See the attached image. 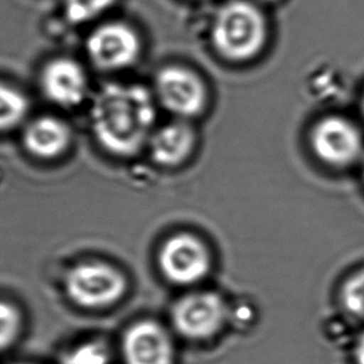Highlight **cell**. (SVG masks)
Masks as SVG:
<instances>
[{
    "label": "cell",
    "instance_id": "cell-1",
    "mask_svg": "<svg viewBox=\"0 0 364 364\" xmlns=\"http://www.w3.org/2000/svg\"><path fill=\"white\" fill-rule=\"evenodd\" d=\"M91 127L97 141L117 156H132L152 135L156 107L142 85L107 84L94 99Z\"/></svg>",
    "mask_w": 364,
    "mask_h": 364
},
{
    "label": "cell",
    "instance_id": "cell-2",
    "mask_svg": "<svg viewBox=\"0 0 364 364\" xmlns=\"http://www.w3.org/2000/svg\"><path fill=\"white\" fill-rule=\"evenodd\" d=\"M268 24L262 9L251 0H228L213 18L211 41L225 60L245 63L264 49Z\"/></svg>",
    "mask_w": 364,
    "mask_h": 364
},
{
    "label": "cell",
    "instance_id": "cell-3",
    "mask_svg": "<svg viewBox=\"0 0 364 364\" xmlns=\"http://www.w3.org/2000/svg\"><path fill=\"white\" fill-rule=\"evenodd\" d=\"M122 269L102 261H86L73 266L64 277V291L73 304L99 311L119 304L127 291Z\"/></svg>",
    "mask_w": 364,
    "mask_h": 364
},
{
    "label": "cell",
    "instance_id": "cell-4",
    "mask_svg": "<svg viewBox=\"0 0 364 364\" xmlns=\"http://www.w3.org/2000/svg\"><path fill=\"white\" fill-rule=\"evenodd\" d=\"M309 146L324 165L346 168L364 157V139L359 127L347 117L328 115L309 132Z\"/></svg>",
    "mask_w": 364,
    "mask_h": 364
},
{
    "label": "cell",
    "instance_id": "cell-5",
    "mask_svg": "<svg viewBox=\"0 0 364 364\" xmlns=\"http://www.w3.org/2000/svg\"><path fill=\"white\" fill-rule=\"evenodd\" d=\"M157 99L177 119L188 120L206 110L208 86L196 71L182 65H168L157 73Z\"/></svg>",
    "mask_w": 364,
    "mask_h": 364
},
{
    "label": "cell",
    "instance_id": "cell-6",
    "mask_svg": "<svg viewBox=\"0 0 364 364\" xmlns=\"http://www.w3.org/2000/svg\"><path fill=\"white\" fill-rule=\"evenodd\" d=\"M159 267L167 281L180 286L198 284L211 267V256L200 238L180 233L168 238L159 252Z\"/></svg>",
    "mask_w": 364,
    "mask_h": 364
},
{
    "label": "cell",
    "instance_id": "cell-7",
    "mask_svg": "<svg viewBox=\"0 0 364 364\" xmlns=\"http://www.w3.org/2000/svg\"><path fill=\"white\" fill-rule=\"evenodd\" d=\"M171 319L177 332L188 339H208L223 328L226 304L218 294L196 292L173 304Z\"/></svg>",
    "mask_w": 364,
    "mask_h": 364
},
{
    "label": "cell",
    "instance_id": "cell-8",
    "mask_svg": "<svg viewBox=\"0 0 364 364\" xmlns=\"http://www.w3.org/2000/svg\"><path fill=\"white\" fill-rule=\"evenodd\" d=\"M136 33L122 23L105 24L92 31L86 43L90 60L102 70H119L132 65L140 54Z\"/></svg>",
    "mask_w": 364,
    "mask_h": 364
},
{
    "label": "cell",
    "instance_id": "cell-9",
    "mask_svg": "<svg viewBox=\"0 0 364 364\" xmlns=\"http://www.w3.org/2000/svg\"><path fill=\"white\" fill-rule=\"evenodd\" d=\"M122 352L125 364H172L175 355L170 334L151 319L139 321L125 331Z\"/></svg>",
    "mask_w": 364,
    "mask_h": 364
},
{
    "label": "cell",
    "instance_id": "cell-10",
    "mask_svg": "<svg viewBox=\"0 0 364 364\" xmlns=\"http://www.w3.org/2000/svg\"><path fill=\"white\" fill-rule=\"evenodd\" d=\"M46 97L61 107H75L85 97L86 75L82 68L70 59H56L46 65L41 75Z\"/></svg>",
    "mask_w": 364,
    "mask_h": 364
},
{
    "label": "cell",
    "instance_id": "cell-11",
    "mask_svg": "<svg viewBox=\"0 0 364 364\" xmlns=\"http://www.w3.org/2000/svg\"><path fill=\"white\" fill-rule=\"evenodd\" d=\"M198 135L188 120L178 119L152 132L149 147L152 160L164 167L180 166L195 151Z\"/></svg>",
    "mask_w": 364,
    "mask_h": 364
},
{
    "label": "cell",
    "instance_id": "cell-12",
    "mask_svg": "<svg viewBox=\"0 0 364 364\" xmlns=\"http://www.w3.org/2000/svg\"><path fill=\"white\" fill-rule=\"evenodd\" d=\"M24 142L33 155L41 159H53L65 151L70 142V132L69 127L58 119L41 117L26 129Z\"/></svg>",
    "mask_w": 364,
    "mask_h": 364
},
{
    "label": "cell",
    "instance_id": "cell-13",
    "mask_svg": "<svg viewBox=\"0 0 364 364\" xmlns=\"http://www.w3.org/2000/svg\"><path fill=\"white\" fill-rule=\"evenodd\" d=\"M28 110L29 104L23 94L0 84V132L11 130L21 124Z\"/></svg>",
    "mask_w": 364,
    "mask_h": 364
},
{
    "label": "cell",
    "instance_id": "cell-14",
    "mask_svg": "<svg viewBox=\"0 0 364 364\" xmlns=\"http://www.w3.org/2000/svg\"><path fill=\"white\" fill-rule=\"evenodd\" d=\"M112 352L104 341L92 339L79 344L61 357L60 364H110Z\"/></svg>",
    "mask_w": 364,
    "mask_h": 364
},
{
    "label": "cell",
    "instance_id": "cell-15",
    "mask_svg": "<svg viewBox=\"0 0 364 364\" xmlns=\"http://www.w3.org/2000/svg\"><path fill=\"white\" fill-rule=\"evenodd\" d=\"M23 316L19 309L6 301H0V352L11 348L21 337Z\"/></svg>",
    "mask_w": 364,
    "mask_h": 364
},
{
    "label": "cell",
    "instance_id": "cell-16",
    "mask_svg": "<svg viewBox=\"0 0 364 364\" xmlns=\"http://www.w3.org/2000/svg\"><path fill=\"white\" fill-rule=\"evenodd\" d=\"M115 0H65V14L73 24H81L95 19L109 9Z\"/></svg>",
    "mask_w": 364,
    "mask_h": 364
},
{
    "label": "cell",
    "instance_id": "cell-17",
    "mask_svg": "<svg viewBox=\"0 0 364 364\" xmlns=\"http://www.w3.org/2000/svg\"><path fill=\"white\" fill-rule=\"evenodd\" d=\"M344 309L357 318H364V269L346 281L342 289Z\"/></svg>",
    "mask_w": 364,
    "mask_h": 364
},
{
    "label": "cell",
    "instance_id": "cell-18",
    "mask_svg": "<svg viewBox=\"0 0 364 364\" xmlns=\"http://www.w3.org/2000/svg\"><path fill=\"white\" fill-rule=\"evenodd\" d=\"M355 362L357 364H364V332L360 334L355 346Z\"/></svg>",
    "mask_w": 364,
    "mask_h": 364
},
{
    "label": "cell",
    "instance_id": "cell-19",
    "mask_svg": "<svg viewBox=\"0 0 364 364\" xmlns=\"http://www.w3.org/2000/svg\"><path fill=\"white\" fill-rule=\"evenodd\" d=\"M360 109H362V114H363L364 117V94L363 97H362V104H360Z\"/></svg>",
    "mask_w": 364,
    "mask_h": 364
},
{
    "label": "cell",
    "instance_id": "cell-20",
    "mask_svg": "<svg viewBox=\"0 0 364 364\" xmlns=\"http://www.w3.org/2000/svg\"><path fill=\"white\" fill-rule=\"evenodd\" d=\"M258 1H263V3H273V1H277V0H258Z\"/></svg>",
    "mask_w": 364,
    "mask_h": 364
},
{
    "label": "cell",
    "instance_id": "cell-21",
    "mask_svg": "<svg viewBox=\"0 0 364 364\" xmlns=\"http://www.w3.org/2000/svg\"><path fill=\"white\" fill-rule=\"evenodd\" d=\"M362 175H363V180H364V157H363V160H362Z\"/></svg>",
    "mask_w": 364,
    "mask_h": 364
},
{
    "label": "cell",
    "instance_id": "cell-22",
    "mask_svg": "<svg viewBox=\"0 0 364 364\" xmlns=\"http://www.w3.org/2000/svg\"><path fill=\"white\" fill-rule=\"evenodd\" d=\"M16 364H28V363H16Z\"/></svg>",
    "mask_w": 364,
    "mask_h": 364
}]
</instances>
